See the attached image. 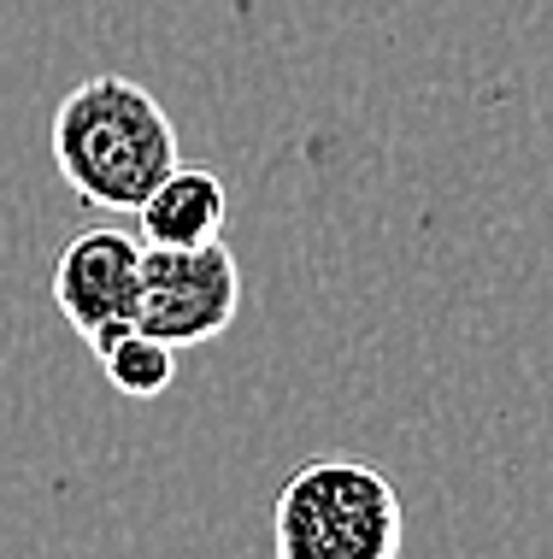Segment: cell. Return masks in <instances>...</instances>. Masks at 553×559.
I'll return each instance as SVG.
<instances>
[{"instance_id": "3957f363", "label": "cell", "mask_w": 553, "mask_h": 559, "mask_svg": "<svg viewBox=\"0 0 553 559\" xmlns=\"http://www.w3.org/2000/svg\"><path fill=\"white\" fill-rule=\"evenodd\" d=\"M242 312V265L224 241L201 248H142V300L136 330L183 347L224 336Z\"/></svg>"}, {"instance_id": "5b68a950", "label": "cell", "mask_w": 553, "mask_h": 559, "mask_svg": "<svg viewBox=\"0 0 553 559\" xmlns=\"http://www.w3.org/2000/svg\"><path fill=\"white\" fill-rule=\"evenodd\" d=\"M230 224V189L213 165H189L177 159L147 201L136 206V230L142 248H201V241H224Z\"/></svg>"}, {"instance_id": "7a4b0ae2", "label": "cell", "mask_w": 553, "mask_h": 559, "mask_svg": "<svg viewBox=\"0 0 553 559\" xmlns=\"http://www.w3.org/2000/svg\"><path fill=\"white\" fill-rule=\"evenodd\" d=\"M400 495L365 460H312L277 489V559H400Z\"/></svg>"}, {"instance_id": "277c9868", "label": "cell", "mask_w": 553, "mask_h": 559, "mask_svg": "<svg viewBox=\"0 0 553 559\" xmlns=\"http://www.w3.org/2000/svg\"><path fill=\"white\" fill-rule=\"evenodd\" d=\"M142 300V236L95 224L71 236L53 265V307L83 342L107 336L118 324H136Z\"/></svg>"}, {"instance_id": "8992f818", "label": "cell", "mask_w": 553, "mask_h": 559, "mask_svg": "<svg viewBox=\"0 0 553 559\" xmlns=\"http://www.w3.org/2000/svg\"><path fill=\"white\" fill-rule=\"evenodd\" d=\"M88 354L100 359L107 383L118 389V395H130V401L166 395L171 377H177V347L147 336V330H136V324H118V330H107V336H95Z\"/></svg>"}, {"instance_id": "6da1fadb", "label": "cell", "mask_w": 553, "mask_h": 559, "mask_svg": "<svg viewBox=\"0 0 553 559\" xmlns=\"http://www.w3.org/2000/svg\"><path fill=\"white\" fill-rule=\"evenodd\" d=\"M48 147L65 189L100 213H136L147 189L183 159L171 112L124 71H95L71 88L53 107Z\"/></svg>"}]
</instances>
